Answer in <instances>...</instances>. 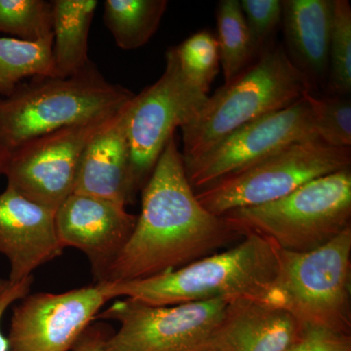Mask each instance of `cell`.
Returning <instances> with one entry per match:
<instances>
[{"mask_svg":"<svg viewBox=\"0 0 351 351\" xmlns=\"http://www.w3.org/2000/svg\"><path fill=\"white\" fill-rule=\"evenodd\" d=\"M55 215L8 186L0 193V254L10 265L9 280H24L63 254Z\"/></svg>","mask_w":351,"mask_h":351,"instance_id":"14","label":"cell"},{"mask_svg":"<svg viewBox=\"0 0 351 351\" xmlns=\"http://www.w3.org/2000/svg\"><path fill=\"white\" fill-rule=\"evenodd\" d=\"M256 59L272 45V36L282 19L280 0H242L240 1Z\"/></svg>","mask_w":351,"mask_h":351,"instance_id":"26","label":"cell"},{"mask_svg":"<svg viewBox=\"0 0 351 351\" xmlns=\"http://www.w3.org/2000/svg\"><path fill=\"white\" fill-rule=\"evenodd\" d=\"M350 166L351 147H331L318 138L302 141L196 191V197L208 211L223 216L280 199L307 182Z\"/></svg>","mask_w":351,"mask_h":351,"instance_id":"7","label":"cell"},{"mask_svg":"<svg viewBox=\"0 0 351 351\" xmlns=\"http://www.w3.org/2000/svg\"><path fill=\"white\" fill-rule=\"evenodd\" d=\"M209 351H213V350H209Z\"/></svg>","mask_w":351,"mask_h":351,"instance_id":"31","label":"cell"},{"mask_svg":"<svg viewBox=\"0 0 351 351\" xmlns=\"http://www.w3.org/2000/svg\"><path fill=\"white\" fill-rule=\"evenodd\" d=\"M110 328L104 324H91L85 330L71 351H110L108 339L112 336Z\"/></svg>","mask_w":351,"mask_h":351,"instance_id":"29","label":"cell"},{"mask_svg":"<svg viewBox=\"0 0 351 351\" xmlns=\"http://www.w3.org/2000/svg\"><path fill=\"white\" fill-rule=\"evenodd\" d=\"M142 191L134 232L104 282L138 280L181 269L244 237L225 217L201 205L175 135Z\"/></svg>","mask_w":351,"mask_h":351,"instance_id":"1","label":"cell"},{"mask_svg":"<svg viewBox=\"0 0 351 351\" xmlns=\"http://www.w3.org/2000/svg\"><path fill=\"white\" fill-rule=\"evenodd\" d=\"M216 19L219 63L228 82L255 61V53L239 0H221Z\"/></svg>","mask_w":351,"mask_h":351,"instance_id":"21","label":"cell"},{"mask_svg":"<svg viewBox=\"0 0 351 351\" xmlns=\"http://www.w3.org/2000/svg\"><path fill=\"white\" fill-rule=\"evenodd\" d=\"M110 119L51 132L13 149L3 170L7 186L56 212L75 191L88 142Z\"/></svg>","mask_w":351,"mask_h":351,"instance_id":"11","label":"cell"},{"mask_svg":"<svg viewBox=\"0 0 351 351\" xmlns=\"http://www.w3.org/2000/svg\"><path fill=\"white\" fill-rule=\"evenodd\" d=\"M0 32L27 41L53 36L52 1L0 0Z\"/></svg>","mask_w":351,"mask_h":351,"instance_id":"22","label":"cell"},{"mask_svg":"<svg viewBox=\"0 0 351 351\" xmlns=\"http://www.w3.org/2000/svg\"><path fill=\"white\" fill-rule=\"evenodd\" d=\"M133 98L90 138L80 160L73 193L112 201L125 207L134 199L127 133Z\"/></svg>","mask_w":351,"mask_h":351,"instance_id":"15","label":"cell"},{"mask_svg":"<svg viewBox=\"0 0 351 351\" xmlns=\"http://www.w3.org/2000/svg\"><path fill=\"white\" fill-rule=\"evenodd\" d=\"M332 0H283L286 53L313 89L327 82Z\"/></svg>","mask_w":351,"mask_h":351,"instance_id":"17","label":"cell"},{"mask_svg":"<svg viewBox=\"0 0 351 351\" xmlns=\"http://www.w3.org/2000/svg\"><path fill=\"white\" fill-rule=\"evenodd\" d=\"M317 117V97L306 93L289 107L239 127L202 156L184 161L189 184L199 191L286 145L318 138Z\"/></svg>","mask_w":351,"mask_h":351,"instance_id":"10","label":"cell"},{"mask_svg":"<svg viewBox=\"0 0 351 351\" xmlns=\"http://www.w3.org/2000/svg\"><path fill=\"white\" fill-rule=\"evenodd\" d=\"M137 219L123 205L76 193L69 196L55 215L62 244L85 254L95 283L107 278L108 270L130 239Z\"/></svg>","mask_w":351,"mask_h":351,"instance_id":"13","label":"cell"},{"mask_svg":"<svg viewBox=\"0 0 351 351\" xmlns=\"http://www.w3.org/2000/svg\"><path fill=\"white\" fill-rule=\"evenodd\" d=\"M304 328L286 309L256 299L228 302L215 330L209 350L289 351Z\"/></svg>","mask_w":351,"mask_h":351,"instance_id":"16","label":"cell"},{"mask_svg":"<svg viewBox=\"0 0 351 351\" xmlns=\"http://www.w3.org/2000/svg\"><path fill=\"white\" fill-rule=\"evenodd\" d=\"M332 2L328 91L331 96H348L351 91V7L348 0Z\"/></svg>","mask_w":351,"mask_h":351,"instance_id":"23","label":"cell"},{"mask_svg":"<svg viewBox=\"0 0 351 351\" xmlns=\"http://www.w3.org/2000/svg\"><path fill=\"white\" fill-rule=\"evenodd\" d=\"M350 280L348 228L316 250L279 251L278 272L267 302L286 309L304 329L351 335Z\"/></svg>","mask_w":351,"mask_h":351,"instance_id":"6","label":"cell"},{"mask_svg":"<svg viewBox=\"0 0 351 351\" xmlns=\"http://www.w3.org/2000/svg\"><path fill=\"white\" fill-rule=\"evenodd\" d=\"M9 152L6 151L3 144H2L1 140H0V174H3L4 167L7 159H8Z\"/></svg>","mask_w":351,"mask_h":351,"instance_id":"30","label":"cell"},{"mask_svg":"<svg viewBox=\"0 0 351 351\" xmlns=\"http://www.w3.org/2000/svg\"><path fill=\"white\" fill-rule=\"evenodd\" d=\"M223 217L242 234L261 235L280 250H316L351 228L350 168L307 182L280 199Z\"/></svg>","mask_w":351,"mask_h":351,"instance_id":"5","label":"cell"},{"mask_svg":"<svg viewBox=\"0 0 351 351\" xmlns=\"http://www.w3.org/2000/svg\"><path fill=\"white\" fill-rule=\"evenodd\" d=\"M317 138L339 149L351 147V103L346 96L317 97Z\"/></svg>","mask_w":351,"mask_h":351,"instance_id":"25","label":"cell"},{"mask_svg":"<svg viewBox=\"0 0 351 351\" xmlns=\"http://www.w3.org/2000/svg\"><path fill=\"white\" fill-rule=\"evenodd\" d=\"M134 96L92 63L69 77H36L0 99V140L10 154L51 132L110 119Z\"/></svg>","mask_w":351,"mask_h":351,"instance_id":"4","label":"cell"},{"mask_svg":"<svg viewBox=\"0 0 351 351\" xmlns=\"http://www.w3.org/2000/svg\"><path fill=\"white\" fill-rule=\"evenodd\" d=\"M108 301L100 283L25 295L13 309L9 351H71Z\"/></svg>","mask_w":351,"mask_h":351,"instance_id":"12","label":"cell"},{"mask_svg":"<svg viewBox=\"0 0 351 351\" xmlns=\"http://www.w3.org/2000/svg\"><path fill=\"white\" fill-rule=\"evenodd\" d=\"M279 249L270 240L246 233L228 250L158 276L103 282L110 300L125 298L152 306L225 299L269 300L278 272Z\"/></svg>","mask_w":351,"mask_h":351,"instance_id":"2","label":"cell"},{"mask_svg":"<svg viewBox=\"0 0 351 351\" xmlns=\"http://www.w3.org/2000/svg\"><path fill=\"white\" fill-rule=\"evenodd\" d=\"M289 351H351V335L304 328L300 341Z\"/></svg>","mask_w":351,"mask_h":351,"instance_id":"27","label":"cell"},{"mask_svg":"<svg viewBox=\"0 0 351 351\" xmlns=\"http://www.w3.org/2000/svg\"><path fill=\"white\" fill-rule=\"evenodd\" d=\"M53 3V59L56 77L77 75L91 63L88 38L96 0H55Z\"/></svg>","mask_w":351,"mask_h":351,"instance_id":"18","label":"cell"},{"mask_svg":"<svg viewBox=\"0 0 351 351\" xmlns=\"http://www.w3.org/2000/svg\"><path fill=\"white\" fill-rule=\"evenodd\" d=\"M34 276L27 277L19 282H13L8 278L0 277V351H9L8 341L1 330V322L7 309L15 302L29 294Z\"/></svg>","mask_w":351,"mask_h":351,"instance_id":"28","label":"cell"},{"mask_svg":"<svg viewBox=\"0 0 351 351\" xmlns=\"http://www.w3.org/2000/svg\"><path fill=\"white\" fill-rule=\"evenodd\" d=\"M167 7V0H107L104 22L119 48L138 49L154 36Z\"/></svg>","mask_w":351,"mask_h":351,"instance_id":"19","label":"cell"},{"mask_svg":"<svg viewBox=\"0 0 351 351\" xmlns=\"http://www.w3.org/2000/svg\"><path fill=\"white\" fill-rule=\"evenodd\" d=\"M208 95L184 76L173 47L166 52V68L151 86L135 95L129 113L128 143L133 195L149 181L159 157L178 127L189 124Z\"/></svg>","mask_w":351,"mask_h":351,"instance_id":"8","label":"cell"},{"mask_svg":"<svg viewBox=\"0 0 351 351\" xmlns=\"http://www.w3.org/2000/svg\"><path fill=\"white\" fill-rule=\"evenodd\" d=\"M228 300L152 306L124 299L96 318L117 321L110 351H209L210 341Z\"/></svg>","mask_w":351,"mask_h":351,"instance_id":"9","label":"cell"},{"mask_svg":"<svg viewBox=\"0 0 351 351\" xmlns=\"http://www.w3.org/2000/svg\"><path fill=\"white\" fill-rule=\"evenodd\" d=\"M29 76L56 77L53 36L38 41L0 38V96L12 94Z\"/></svg>","mask_w":351,"mask_h":351,"instance_id":"20","label":"cell"},{"mask_svg":"<svg viewBox=\"0 0 351 351\" xmlns=\"http://www.w3.org/2000/svg\"><path fill=\"white\" fill-rule=\"evenodd\" d=\"M313 87L288 57L272 44L239 75L208 97L199 112L182 127V160L202 156L253 120L295 103Z\"/></svg>","mask_w":351,"mask_h":351,"instance_id":"3","label":"cell"},{"mask_svg":"<svg viewBox=\"0 0 351 351\" xmlns=\"http://www.w3.org/2000/svg\"><path fill=\"white\" fill-rule=\"evenodd\" d=\"M173 49L189 82L208 95L221 66L216 36L208 29H202Z\"/></svg>","mask_w":351,"mask_h":351,"instance_id":"24","label":"cell"}]
</instances>
